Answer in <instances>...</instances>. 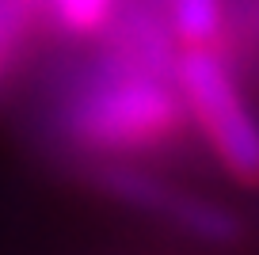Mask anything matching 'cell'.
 <instances>
[{"label": "cell", "mask_w": 259, "mask_h": 255, "mask_svg": "<svg viewBox=\"0 0 259 255\" xmlns=\"http://www.w3.org/2000/svg\"><path fill=\"white\" fill-rule=\"evenodd\" d=\"M176 84L191 118L210 137L213 156L236 179L259 183V122L221 57H213L206 46H191V54H183L176 65Z\"/></svg>", "instance_id": "obj_2"}, {"label": "cell", "mask_w": 259, "mask_h": 255, "mask_svg": "<svg viewBox=\"0 0 259 255\" xmlns=\"http://www.w3.org/2000/svg\"><path fill=\"white\" fill-rule=\"evenodd\" d=\"M96 183L103 187L111 198L126 202L134 209H145L153 217L179 225L183 232H191L194 240H206V244H233L240 236V221L229 214L225 206L206 198H194L183 194L176 187L160 183L156 176L141 172V167H126V164H107L96 172Z\"/></svg>", "instance_id": "obj_3"}, {"label": "cell", "mask_w": 259, "mask_h": 255, "mask_svg": "<svg viewBox=\"0 0 259 255\" xmlns=\"http://www.w3.org/2000/svg\"><path fill=\"white\" fill-rule=\"evenodd\" d=\"M57 23L73 34H88V31H99V27L111 19L114 12V0H50Z\"/></svg>", "instance_id": "obj_5"}, {"label": "cell", "mask_w": 259, "mask_h": 255, "mask_svg": "<svg viewBox=\"0 0 259 255\" xmlns=\"http://www.w3.org/2000/svg\"><path fill=\"white\" fill-rule=\"evenodd\" d=\"M171 31L187 46H206L221 31V0H171Z\"/></svg>", "instance_id": "obj_4"}, {"label": "cell", "mask_w": 259, "mask_h": 255, "mask_svg": "<svg viewBox=\"0 0 259 255\" xmlns=\"http://www.w3.org/2000/svg\"><path fill=\"white\" fill-rule=\"evenodd\" d=\"M176 72L126 61L103 65L99 76L69 107V134L96 152H130L156 145L179 126L187 103L171 88Z\"/></svg>", "instance_id": "obj_1"}, {"label": "cell", "mask_w": 259, "mask_h": 255, "mask_svg": "<svg viewBox=\"0 0 259 255\" xmlns=\"http://www.w3.org/2000/svg\"><path fill=\"white\" fill-rule=\"evenodd\" d=\"M19 31H23V0H0V65L8 61Z\"/></svg>", "instance_id": "obj_6"}]
</instances>
